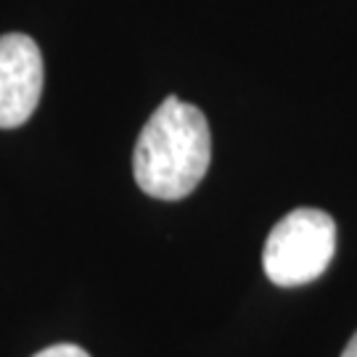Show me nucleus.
Instances as JSON below:
<instances>
[{"label": "nucleus", "instance_id": "f03ea898", "mask_svg": "<svg viewBox=\"0 0 357 357\" xmlns=\"http://www.w3.org/2000/svg\"><path fill=\"white\" fill-rule=\"evenodd\" d=\"M336 252V222L328 212L302 206L275 222L270 230L262 268L275 286H305L320 278Z\"/></svg>", "mask_w": 357, "mask_h": 357}, {"label": "nucleus", "instance_id": "f257e3e1", "mask_svg": "<svg viewBox=\"0 0 357 357\" xmlns=\"http://www.w3.org/2000/svg\"><path fill=\"white\" fill-rule=\"evenodd\" d=\"M212 162V132L204 112L167 96L138 135L132 175L143 193L178 202L196 191Z\"/></svg>", "mask_w": 357, "mask_h": 357}, {"label": "nucleus", "instance_id": "39448f33", "mask_svg": "<svg viewBox=\"0 0 357 357\" xmlns=\"http://www.w3.org/2000/svg\"><path fill=\"white\" fill-rule=\"evenodd\" d=\"M342 357H357V331H355V336L347 342V347H344V352H342Z\"/></svg>", "mask_w": 357, "mask_h": 357}, {"label": "nucleus", "instance_id": "7ed1b4c3", "mask_svg": "<svg viewBox=\"0 0 357 357\" xmlns=\"http://www.w3.org/2000/svg\"><path fill=\"white\" fill-rule=\"evenodd\" d=\"M43 96V53L38 43L11 32L0 38V130L24 125Z\"/></svg>", "mask_w": 357, "mask_h": 357}, {"label": "nucleus", "instance_id": "20e7f679", "mask_svg": "<svg viewBox=\"0 0 357 357\" xmlns=\"http://www.w3.org/2000/svg\"><path fill=\"white\" fill-rule=\"evenodd\" d=\"M32 357H90V355L77 344H53L48 349H40L38 355Z\"/></svg>", "mask_w": 357, "mask_h": 357}]
</instances>
